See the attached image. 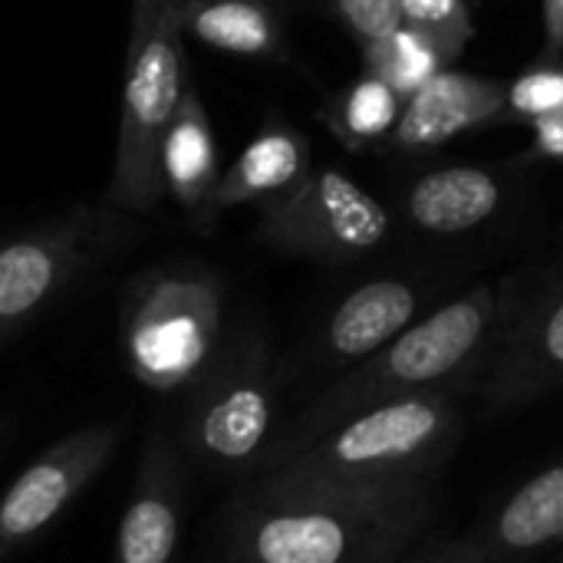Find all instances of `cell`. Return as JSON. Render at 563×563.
<instances>
[{"label": "cell", "mask_w": 563, "mask_h": 563, "mask_svg": "<svg viewBox=\"0 0 563 563\" xmlns=\"http://www.w3.org/2000/svg\"><path fill=\"white\" fill-rule=\"evenodd\" d=\"M439 482L300 485L247 478L228 501L218 544L238 563H399L432 534Z\"/></svg>", "instance_id": "6da1fadb"}, {"label": "cell", "mask_w": 563, "mask_h": 563, "mask_svg": "<svg viewBox=\"0 0 563 563\" xmlns=\"http://www.w3.org/2000/svg\"><path fill=\"white\" fill-rule=\"evenodd\" d=\"M521 297L525 280L501 277L432 307L373 356L343 369L336 383H330L287 429L277 432L264 459L310 442L360 409H373L432 386L478 379L488 350Z\"/></svg>", "instance_id": "7a4b0ae2"}, {"label": "cell", "mask_w": 563, "mask_h": 563, "mask_svg": "<svg viewBox=\"0 0 563 563\" xmlns=\"http://www.w3.org/2000/svg\"><path fill=\"white\" fill-rule=\"evenodd\" d=\"M472 386L475 379H459L360 409L310 442L264 459L251 478L356 488L442 478L445 462L462 442Z\"/></svg>", "instance_id": "3957f363"}, {"label": "cell", "mask_w": 563, "mask_h": 563, "mask_svg": "<svg viewBox=\"0 0 563 563\" xmlns=\"http://www.w3.org/2000/svg\"><path fill=\"white\" fill-rule=\"evenodd\" d=\"M228 336L224 284L201 264L142 271L119 300V350L132 379L152 393H185Z\"/></svg>", "instance_id": "277c9868"}, {"label": "cell", "mask_w": 563, "mask_h": 563, "mask_svg": "<svg viewBox=\"0 0 563 563\" xmlns=\"http://www.w3.org/2000/svg\"><path fill=\"white\" fill-rule=\"evenodd\" d=\"M188 82L185 30L178 23L175 0L129 7L122 112L112 178L102 198L106 205L129 214H148L165 198L162 139Z\"/></svg>", "instance_id": "5b68a950"}, {"label": "cell", "mask_w": 563, "mask_h": 563, "mask_svg": "<svg viewBox=\"0 0 563 563\" xmlns=\"http://www.w3.org/2000/svg\"><path fill=\"white\" fill-rule=\"evenodd\" d=\"M178 442L185 455L221 475H254L277 439L280 379L261 327H228L214 363L181 393Z\"/></svg>", "instance_id": "8992f818"}, {"label": "cell", "mask_w": 563, "mask_h": 563, "mask_svg": "<svg viewBox=\"0 0 563 563\" xmlns=\"http://www.w3.org/2000/svg\"><path fill=\"white\" fill-rule=\"evenodd\" d=\"M129 211L76 205L0 244V350L129 238Z\"/></svg>", "instance_id": "52a82bcc"}, {"label": "cell", "mask_w": 563, "mask_h": 563, "mask_svg": "<svg viewBox=\"0 0 563 563\" xmlns=\"http://www.w3.org/2000/svg\"><path fill=\"white\" fill-rule=\"evenodd\" d=\"M393 234L389 208L340 168H313L310 178L271 208H261L257 238L290 257L353 264Z\"/></svg>", "instance_id": "ba28073f"}, {"label": "cell", "mask_w": 563, "mask_h": 563, "mask_svg": "<svg viewBox=\"0 0 563 563\" xmlns=\"http://www.w3.org/2000/svg\"><path fill=\"white\" fill-rule=\"evenodd\" d=\"M125 439L122 419L89 422L43 449L0 495V561L36 544L112 465Z\"/></svg>", "instance_id": "9c48e42d"}, {"label": "cell", "mask_w": 563, "mask_h": 563, "mask_svg": "<svg viewBox=\"0 0 563 563\" xmlns=\"http://www.w3.org/2000/svg\"><path fill=\"white\" fill-rule=\"evenodd\" d=\"M563 558V455L455 538H426L409 563H521Z\"/></svg>", "instance_id": "30bf717a"}, {"label": "cell", "mask_w": 563, "mask_h": 563, "mask_svg": "<svg viewBox=\"0 0 563 563\" xmlns=\"http://www.w3.org/2000/svg\"><path fill=\"white\" fill-rule=\"evenodd\" d=\"M482 406L511 416L563 386V277L525 290L482 369Z\"/></svg>", "instance_id": "8fae6325"}, {"label": "cell", "mask_w": 563, "mask_h": 563, "mask_svg": "<svg viewBox=\"0 0 563 563\" xmlns=\"http://www.w3.org/2000/svg\"><path fill=\"white\" fill-rule=\"evenodd\" d=\"M185 449L165 422L142 442L132 492L115 528L119 563H168L185 521Z\"/></svg>", "instance_id": "7c38bea8"}, {"label": "cell", "mask_w": 563, "mask_h": 563, "mask_svg": "<svg viewBox=\"0 0 563 563\" xmlns=\"http://www.w3.org/2000/svg\"><path fill=\"white\" fill-rule=\"evenodd\" d=\"M426 303L429 287L422 280L409 274L373 277L330 310L307 350V363L320 376H340L419 320Z\"/></svg>", "instance_id": "4fadbf2b"}, {"label": "cell", "mask_w": 563, "mask_h": 563, "mask_svg": "<svg viewBox=\"0 0 563 563\" xmlns=\"http://www.w3.org/2000/svg\"><path fill=\"white\" fill-rule=\"evenodd\" d=\"M508 112V82L445 66L402 102V115L389 135L399 155H429L452 139L501 122Z\"/></svg>", "instance_id": "5bb4252c"}, {"label": "cell", "mask_w": 563, "mask_h": 563, "mask_svg": "<svg viewBox=\"0 0 563 563\" xmlns=\"http://www.w3.org/2000/svg\"><path fill=\"white\" fill-rule=\"evenodd\" d=\"M313 172L310 139L284 119H271L234 158L231 168L221 172L205 211L195 218L198 224H211L218 214L231 208H271L290 191H297Z\"/></svg>", "instance_id": "9a60e30c"}, {"label": "cell", "mask_w": 563, "mask_h": 563, "mask_svg": "<svg viewBox=\"0 0 563 563\" xmlns=\"http://www.w3.org/2000/svg\"><path fill=\"white\" fill-rule=\"evenodd\" d=\"M508 201V185L485 165H442L402 191V218L412 231L459 238L485 228Z\"/></svg>", "instance_id": "2e32d148"}, {"label": "cell", "mask_w": 563, "mask_h": 563, "mask_svg": "<svg viewBox=\"0 0 563 563\" xmlns=\"http://www.w3.org/2000/svg\"><path fill=\"white\" fill-rule=\"evenodd\" d=\"M185 36L244 59H284L287 26L274 0H175Z\"/></svg>", "instance_id": "e0dca14e"}, {"label": "cell", "mask_w": 563, "mask_h": 563, "mask_svg": "<svg viewBox=\"0 0 563 563\" xmlns=\"http://www.w3.org/2000/svg\"><path fill=\"white\" fill-rule=\"evenodd\" d=\"M162 178L165 195L178 208H185L191 218H198L221 178L218 162V142L208 119V109L195 89V82L185 86V96L165 129L162 139Z\"/></svg>", "instance_id": "ac0fdd59"}, {"label": "cell", "mask_w": 563, "mask_h": 563, "mask_svg": "<svg viewBox=\"0 0 563 563\" xmlns=\"http://www.w3.org/2000/svg\"><path fill=\"white\" fill-rule=\"evenodd\" d=\"M402 96L376 73L363 69L327 109L323 119L333 129V135L350 148H369L386 145L399 115H402Z\"/></svg>", "instance_id": "d6986e66"}, {"label": "cell", "mask_w": 563, "mask_h": 563, "mask_svg": "<svg viewBox=\"0 0 563 563\" xmlns=\"http://www.w3.org/2000/svg\"><path fill=\"white\" fill-rule=\"evenodd\" d=\"M360 53H363V69L383 76L402 99L412 96L419 86H426L445 66H455L435 40H429L409 23H399L389 33L363 43Z\"/></svg>", "instance_id": "ffe728a7"}, {"label": "cell", "mask_w": 563, "mask_h": 563, "mask_svg": "<svg viewBox=\"0 0 563 563\" xmlns=\"http://www.w3.org/2000/svg\"><path fill=\"white\" fill-rule=\"evenodd\" d=\"M402 23L416 26L459 63L475 40V16L468 0H402Z\"/></svg>", "instance_id": "44dd1931"}, {"label": "cell", "mask_w": 563, "mask_h": 563, "mask_svg": "<svg viewBox=\"0 0 563 563\" xmlns=\"http://www.w3.org/2000/svg\"><path fill=\"white\" fill-rule=\"evenodd\" d=\"M563 109V59H541L515 82H508V112L505 119L534 125Z\"/></svg>", "instance_id": "7402d4cb"}, {"label": "cell", "mask_w": 563, "mask_h": 563, "mask_svg": "<svg viewBox=\"0 0 563 563\" xmlns=\"http://www.w3.org/2000/svg\"><path fill=\"white\" fill-rule=\"evenodd\" d=\"M327 13H333L343 30L356 40V46L389 33L402 23V0H320Z\"/></svg>", "instance_id": "603a6c76"}, {"label": "cell", "mask_w": 563, "mask_h": 563, "mask_svg": "<svg viewBox=\"0 0 563 563\" xmlns=\"http://www.w3.org/2000/svg\"><path fill=\"white\" fill-rule=\"evenodd\" d=\"M531 155L534 158H544V162H563V109L548 115V119H538L531 125Z\"/></svg>", "instance_id": "cb8c5ba5"}, {"label": "cell", "mask_w": 563, "mask_h": 563, "mask_svg": "<svg viewBox=\"0 0 563 563\" xmlns=\"http://www.w3.org/2000/svg\"><path fill=\"white\" fill-rule=\"evenodd\" d=\"M541 33V59H563V0H544Z\"/></svg>", "instance_id": "d4e9b609"}, {"label": "cell", "mask_w": 563, "mask_h": 563, "mask_svg": "<svg viewBox=\"0 0 563 563\" xmlns=\"http://www.w3.org/2000/svg\"><path fill=\"white\" fill-rule=\"evenodd\" d=\"M7 429H10V422H7V419H0V439L7 435Z\"/></svg>", "instance_id": "484cf974"}, {"label": "cell", "mask_w": 563, "mask_h": 563, "mask_svg": "<svg viewBox=\"0 0 563 563\" xmlns=\"http://www.w3.org/2000/svg\"><path fill=\"white\" fill-rule=\"evenodd\" d=\"M135 3H148V0H129V7H135Z\"/></svg>", "instance_id": "4316f807"}]
</instances>
